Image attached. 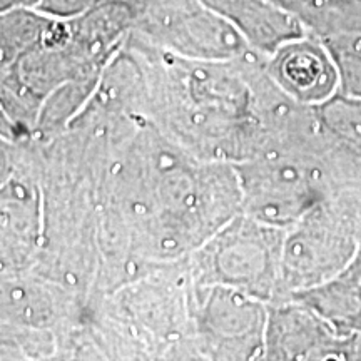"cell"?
<instances>
[{"mask_svg":"<svg viewBox=\"0 0 361 361\" xmlns=\"http://www.w3.org/2000/svg\"><path fill=\"white\" fill-rule=\"evenodd\" d=\"M284 233L286 229L238 214L196 250V284L236 288L273 303L279 296Z\"/></svg>","mask_w":361,"mask_h":361,"instance_id":"1","label":"cell"},{"mask_svg":"<svg viewBox=\"0 0 361 361\" xmlns=\"http://www.w3.org/2000/svg\"><path fill=\"white\" fill-rule=\"evenodd\" d=\"M360 338H343L308 306L284 298L268 305L263 360H353Z\"/></svg>","mask_w":361,"mask_h":361,"instance_id":"6","label":"cell"},{"mask_svg":"<svg viewBox=\"0 0 361 361\" xmlns=\"http://www.w3.org/2000/svg\"><path fill=\"white\" fill-rule=\"evenodd\" d=\"M351 4H353V0H329V7H331V13H333L331 29L338 24V20H340L341 17L345 16L346 12H348ZM331 29H329V30H331Z\"/></svg>","mask_w":361,"mask_h":361,"instance_id":"17","label":"cell"},{"mask_svg":"<svg viewBox=\"0 0 361 361\" xmlns=\"http://www.w3.org/2000/svg\"><path fill=\"white\" fill-rule=\"evenodd\" d=\"M360 245L350 221L323 201L284 233L278 300L338 276L353 261Z\"/></svg>","mask_w":361,"mask_h":361,"instance_id":"3","label":"cell"},{"mask_svg":"<svg viewBox=\"0 0 361 361\" xmlns=\"http://www.w3.org/2000/svg\"><path fill=\"white\" fill-rule=\"evenodd\" d=\"M238 30L250 47L268 57L288 40L308 34L296 17L271 4L269 0H200Z\"/></svg>","mask_w":361,"mask_h":361,"instance_id":"9","label":"cell"},{"mask_svg":"<svg viewBox=\"0 0 361 361\" xmlns=\"http://www.w3.org/2000/svg\"><path fill=\"white\" fill-rule=\"evenodd\" d=\"M318 128L348 151L361 154V99L336 92L319 106L311 107Z\"/></svg>","mask_w":361,"mask_h":361,"instance_id":"11","label":"cell"},{"mask_svg":"<svg viewBox=\"0 0 361 361\" xmlns=\"http://www.w3.org/2000/svg\"><path fill=\"white\" fill-rule=\"evenodd\" d=\"M0 135L8 139V141H16V139H20L24 135L2 107H0Z\"/></svg>","mask_w":361,"mask_h":361,"instance_id":"16","label":"cell"},{"mask_svg":"<svg viewBox=\"0 0 361 361\" xmlns=\"http://www.w3.org/2000/svg\"><path fill=\"white\" fill-rule=\"evenodd\" d=\"M360 159H361V154H360Z\"/></svg>","mask_w":361,"mask_h":361,"instance_id":"20","label":"cell"},{"mask_svg":"<svg viewBox=\"0 0 361 361\" xmlns=\"http://www.w3.org/2000/svg\"><path fill=\"white\" fill-rule=\"evenodd\" d=\"M144 29L176 56L189 61H241L258 54L228 20L200 0L151 8L144 17Z\"/></svg>","mask_w":361,"mask_h":361,"instance_id":"5","label":"cell"},{"mask_svg":"<svg viewBox=\"0 0 361 361\" xmlns=\"http://www.w3.org/2000/svg\"><path fill=\"white\" fill-rule=\"evenodd\" d=\"M99 0H35L34 11L54 20H74L89 12Z\"/></svg>","mask_w":361,"mask_h":361,"instance_id":"14","label":"cell"},{"mask_svg":"<svg viewBox=\"0 0 361 361\" xmlns=\"http://www.w3.org/2000/svg\"><path fill=\"white\" fill-rule=\"evenodd\" d=\"M45 231L44 201L39 188L8 179L0 188V246L4 261L24 264L40 246Z\"/></svg>","mask_w":361,"mask_h":361,"instance_id":"8","label":"cell"},{"mask_svg":"<svg viewBox=\"0 0 361 361\" xmlns=\"http://www.w3.org/2000/svg\"><path fill=\"white\" fill-rule=\"evenodd\" d=\"M243 214L259 223L288 229L326 201L322 169L301 156L271 149L238 162Z\"/></svg>","mask_w":361,"mask_h":361,"instance_id":"2","label":"cell"},{"mask_svg":"<svg viewBox=\"0 0 361 361\" xmlns=\"http://www.w3.org/2000/svg\"><path fill=\"white\" fill-rule=\"evenodd\" d=\"M264 71L291 102L314 107L338 92V71L322 37L305 34L266 57Z\"/></svg>","mask_w":361,"mask_h":361,"instance_id":"7","label":"cell"},{"mask_svg":"<svg viewBox=\"0 0 361 361\" xmlns=\"http://www.w3.org/2000/svg\"><path fill=\"white\" fill-rule=\"evenodd\" d=\"M338 27H351V29H361V0H353L348 12L338 20V24L333 29Z\"/></svg>","mask_w":361,"mask_h":361,"instance_id":"15","label":"cell"},{"mask_svg":"<svg viewBox=\"0 0 361 361\" xmlns=\"http://www.w3.org/2000/svg\"><path fill=\"white\" fill-rule=\"evenodd\" d=\"M194 326L202 355L213 360H263L268 305L221 284H196Z\"/></svg>","mask_w":361,"mask_h":361,"instance_id":"4","label":"cell"},{"mask_svg":"<svg viewBox=\"0 0 361 361\" xmlns=\"http://www.w3.org/2000/svg\"><path fill=\"white\" fill-rule=\"evenodd\" d=\"M35 0H0V16L13 11L19 7H30L32 8Z\"/></svg>","mask_w":361,"mask_h":361,"instance_id":"18","label":"cell"},{"mask_svg":"<svg viewBox=\"0 0 361 361\" xmlns=\"http://www.w3.org/2000/svg\"><path fill=\"white\" fill-rule=\"evenodd\" d=\"M269 2L296 17L311 34L323 35L331 29L333 13L329 0H269Z\"/></svg>","mask_w":361,"mask_h":361,"instance_id":"13","label":"cell"},{"mask_svg":"<svg viewBox=\"0 0 361 361\" xmlns=\"http://www.w3.org/2000/svg\"><path fill=\"white\" fill-rule=\"evenodd\" d=\"M348 269L353 273V276L358 279L360 284H361V245L358 247V252H356V256L353 258V261H351Z\"/></svg>","mask_w":361,"mask_h":361,"instance_id":"19","label":"cell"},{"mask_svg":"<svg viewBox=\"0 0 361 361\" xmlns=\"http://www.w3.org/2000/svg\"><path fill=\"white\" fill-rule=\"evenodd\" d=\"M338 71V92L361 99V29L338 27L319 35Z\"/></svg>","mask_w":361,"mask_h":361,"instance_id":"12","label":"cell"},{"mask_svg":"<svg viewBox=\"0 0 361 361\" xmlns=\"http://www.w3.org/2000/svg\"><path fill=\"white\" fill-rule=\"evenodd\" d=\"M288 298L313 310L340 336H361V284L348 268L326 283Z\"/></svg>","mask_w":361,"mask_h":361,"instance_id":"10","label":"cell"}]
</instances>
